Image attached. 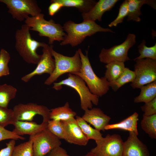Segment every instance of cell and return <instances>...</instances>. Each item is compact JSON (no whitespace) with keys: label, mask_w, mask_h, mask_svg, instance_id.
<instances>
[{"label":"cell","mask_w":156,"mask_h":156,"mask_svg":"<svg viewBox=\"0 0 156 156\" xmlns=\"http://www.w3.org/2000/svg\"><path fill=\"white\" fill-rule=\"evenodd\" d=\"M63 27L67 34L60 45L70 44L73 47L80 44L86 37L90 36L97 32H114L111 29L104 28L95 22L89 21H83L79 23L69 21L64 24Z\"/></svg>","instance_id":"cell-1"},{"label":"cell","mask_w":156,"mask_h":156,"mask_svg":"<svg viewBox=\"0 0 156 156\" xmlns=\"http://www.w3.org/2000/svg\"><path fill=\"white\" fill-rule=\"evenodd\" d=\"M30 28L25 24L17 29L15 34V48L23 59L29 64H37L41 55L37 53L40 47H44L47 44L38 41L32 38Z\"/></svg>","instance_id":"cell-2"},{"label":"cell","mask_w":156,"mask_h":156,"mask_svg":"<svg viewBox=\"0 0 156 156\" xmlns=\"http://www.w3.org/2000/svg\"><path fill=\"white\" fill-rule=\"evenodd\" d=\"M77 51L81 60V66L79 72L74 74L83 80L92 94L99 97L106 94L110 87L109 83L104 77L100 78L96 75L91 66L88 54L85 55L80 49Z\"/></svg>","instance_id":"cell-3"},{"label":"cell","mask_w":156,"mask_h":156,"mask_svg":"<svg viewBox=\"0 0 156 156\" xmlns=\"http://www.w3.org/2000/svg\"><path fill=\"white\" fill-rule=\"evenodd\" d=\"M44 16L41 13L35 16H29L25 20V24L30 28V30L38 32L40 36L47 37L50 45L54 41H63L66 34L63 27L52 20H46Z\"/></svg>","instance_id":"cell-4"},{"label":"cell","mask_w":156,"mask_h":156,"mask_svg":"<svg viewBox=\"0 0 156 156\" xmlns=\"http://www.w3.org/2000/svg\"><path fill=\"white\" fill-rule=\"evenodd\" d=\"M52 56L55 62V67L52 73L45 80L44 84L49 86L53 83L63 74L68 73L74 74L79 72L81 66L79 53L76 51L72 57H68L54 50L53 46L50 45Z\"/></svg>","instance_id":"cell-5"},{"label":"cell","mask_w":156,"mask_h":156,"mask_svg":"<svg viewBox=\"0 0 156 156\" xmlns=\"http://www.w3.org/2000/svg\"><path fill=\"white\" fill-rule=\"evenodd\" d=\"M53 84L52 88L57 90H61L63 85L75 90L80 96L81 108L84 111L92 108V104L96 105L98 104L99 97L92 94L83 80L76 75L69 73L67 78Z\"/></svg>","instance_id":"cell-6"},{"label":"cell","mask_w":156,"mask_h":156,"mask_svg":"<svg viewBox=\"0 0 156 156\" xmlns=\"http://www.w3.org/2000/svg\"><path fill=\"white\" fill-rule=\"evenodd\" d=\"M8 9V12L14 19L21 21L29 15L35 16L41 13L42 10L35 0H0Z\"/></svg>","instance_id":"cell-7"},{"label":"cell","mask_w":156,"mask_h":156,"mask_svg":"<svg viewBox=\"0 0 156 156\" xmlns=\"http://www.w3.org/2000/svg\"><path fill=\"white\" fill-rule=\"evenodd\" d=\"M135 77L131 84L134 89L156 81V60L145 58L134 60Z\"/></svg>","instance_id":"cell-8"},{"label":"cell","mask_w":156,"mask_h":156,"mask_svg":"<svg viewBox=\"0 0 156 156\" xmlns=\"http://www.w3.org/2000/svg\"><path fill=\"white\" fill-rule=\"evenodd\" d=\"M136 36L129 34L124 42L109 49L103 48L99 55L100 61L106 64L113 61L125 62L130 60L128 55L129 49L135 43Z\"/></svg>","instance_id":"cell-9"},{"label":"cell","mask_w":156,"mask_h":156,"mask_svg":"<svg viewBox=\"0 0 156 156\" xmlns=\"http://www.w3.org/2000/svg\"><path fill=\"white\" fill-rule=\"evenodd\" d=\"M95 142L90 152L97 156H122L124 142L119 135L108 134Z\"/></svg>","instance_id":"cell-10"},{"label":"cell","mask_w":156,"mask_h":156,"mask_svg":"<svg viewBox=\"0 0 156 156\" xmlns=\"http://www.w3.org/2000/svg\"><path fill=\"white\" fill-rule=\"evenodd\" d=\"M13 110L14 121H33L37 115L42 116V122H48L50 120V110L46 106L36 103H19L14 107Z\"/></svg>","instance_id":"cell-11"},{"label":"cell","mask_w":156,"mask_h":156,"mask_svg":"<svg viewBox=\"0 0 156 156\" xmlns=\"http://www.w3.org/2000/svg\"><path fill=\"white\" fill-rule=\"evenodd\" d=\"M29 139L33 142L34 156H45L62 144L60 139L47 128L35 135L30 136Z\"/></svg>","instance_id":"cell-12"},{"label":"cell","mask_w":156,"mask_h":156,"mask_svg":"<svg viewBox=\"0 0 156 156\" xmlns=\"http://www.w3.org/2000/svg\"><path fill=\"white\" fill-rule=\"evenodd\" d=\"M42 51L36 68L31 72L23 76L21 78L22 81L27 82L35 75L44 73L50 75L52 73L55 67V62L52 58L50 45L47 44L43 48Z\"/></svg>","instance_id":"cell-13"},{"label":"cell","mask_w":156,"mask_h":156,"mask_svg":"<svg viewBox=\"0 0 156 156\" xmlns=\"http://www.w3.org/2000/svg\"><path fill=\"white\" fill-rule=\"evenodd\" d=\"M64 132V139L67 142L79 146H86L89 140L86 137L73 118L61 121Z\"/></svg>","instance_id":"cell-14"},{"label":"cell","mask_w":156,"mask_h":156,"mask_svg":"<svg viewBox=\"0 0 156 156\" xmlns=\"http://www.w3.org/2000/svg\"><path fill=\"white\" fill-rule=\"evenodd\" d=\"M127 140L124 142L122 156H150L146 146L134 132H129Z\"/></svg>","instance_id":"cell-15"},{"label":"cell","mask_w":156,"mask_h":156,"mask_svg":"<svg viewBox=\"0 0 156 156\" xmlns=\"http://www.w3.org/2000/svg\"><path fill=\"white\" fill-rule=\"evenodd\" d=\"M82 118L87 122L93 125L96 129L104 132L105 127L109 124L111 119L109 116L98 108L86 110Z\"/></svg>","instance_id":"cell-16"},{"label":"cell","mask_w":156,"mask_h":156,"mask_svg":"<svg viewBox=\"0 0 156 156\" xmlns=\"http://www.w3.org/2000/svg\"><path fill=\"white\" fill-rule=\"evenodd\" d=\"M118 1V0H99L87 12L82 13L83 21H94L102 20V16L106 11H109Z\"/></svg>","instance_id":"cell-17"},{"label":"cell","mask_w":156,"mask_h":156,"mask_svg":"<svg viewBox=\"0 0 156 156\" xmlns=\"http://www.w3.org/2000/svg\"><path fill=\"white\" fill-rule=\"evenodd\" d=\"M13 125L14 129L12 131L17 135L21 136L25 135L31 136L47 129V122H42L38 124L33 121L16 120Z\"/></svg>","instance_id":"cell-18"},{"label":"cell","mask_w":156,"mask_h":156,"mask_svg":"<svg viewBox=\"0 0 156 156\" xmlns=\"http://www.w3.org/2000/svg\"><path fill=\"white\" fill-rule=\"evenodd\" d=\"M144 4H147L155 10L156 9V1L155 0H128V13L127 21L139 22L140 16L142 14L141 8Z\"/></svg>","instance_id":"cell-19"},{"label":"cell","mask_w":156,"mask_h":156,"mask_svg":"<svg viewBox=\"0 0 156 156\" xmlns=\"http://www.w3.org/2000/svg\"><path fill=\"white\" fill-rule=\"evenodd\" d=\"M138 114L136 112L127 117L123 120L117 123L108 124L105 128V130L120 129L134 132L138 135L137 128L138 121L139 120Z\"/></svg>","instance_id":"cell-20"},{"label":"cell","mask_w":156,"mask_h":156,"mask_svg":"<svg viewBox=\"0 0 156 156\" xmlns=\"http://www.w3.org/2000/svg\"><path fill=\"white\" fill-rule=\"evenodd\" d=\"M50 110V120L65 121L74 118L77 115L76 112L70 107L68 102H66L62 106L52 109Z\"/></svg>","instance_id":"cell-21"},{"label":"cell","mask_w":156,"mask_h":156,"mask_svg":"<svg viewBox=\"0 0 156 156\" xmlns=\"http://www.w3.org/2000/svg\"><path fill=\"white\" fill-rule=\"evenodd\" d=\"M106 68L104 77L110 82L118 78L125 68L124 62L119 61L111 62L105 65Z\"/></svg>","instance_id":"cell-22"},{"label":"cell","mask_w":156,"mask_h":156,"mask_svg":"<svg viewBox=\"0 0 156 156\" xmlns=\"http://www.w3.org/2000/svg\"><path fill=\"white\" fill-rule=\"evenodd\" d=\"M140 88V93L138 96L134 98V103H145L156 97V81L143 86Z\"/></svg>","instance_id":"cell-23"},{"label":"cell","mask_w":156,"mask_h":156,"mask_svg":"<svg viewBox=\"0 0 156 156\" xmlns=\"http://www.w3.org/2000/svg\"><path fill=\"white\" fill-rule=\"evenodd\" d=\"M62 4L63 7H74L82 13L90 11L96 3L92 0H56Z\"/></svg>","instance_id":"cell-24"},{"label":"cell","mask_w":156,"mask_h":156,"mask_svg":"<svg viewBox=\"0 0 156 156\" xmlns=\"http://www.w3.org/2000/svg\"><path fill=\"white\" fill-rule=\"evenodd\" d=\"M75 119L82 131L88 140L93 139L96 141L103 137L100 131L91 127L81 117L76 116Z\"/></svg>","instance_id":"cell-25"},{"label":"cell","mask_w":156,"mask_h":156,"mask_svg":"<svg viewBox=\"0 0 156 156\" xmlns=\"http://www.w3.org/2000/svg\"><path fill=\"white\" fill-rule=\"evenodd\" d=\"M17 89L13 86L0 85V107L8 108L10 102L16 97Z\"/></svg>","instance_id":"cell-26"},{"label":"cell","mask_w":156,"mask_h":156,"mask_svg":"<svg viewBox=\"0 0 156 156\" xmlns=\"http://www.w3.org/2000/svg\"><path fill=\"white\" fill-rule=\"evenodd\" d=\"M135 77L134 71L125 67L124 71L120 76L116 80L109 83L110 87L114 92L118 90L124 85L129 82H133Z\"/></svg>","instance_id":"cell-27"},{"label":"cell","mask_w":156,"mask_h":156,"mask_svg":"<svg viewBox=\"0 0 156 156\" xmlns=\"http://www.w3.org/2000/svg\"><path fill=\"white\" fill-rule=\"evenodd\" d=\"M141 126L142 129L151 138H156V114L150 116L143 115Z\"/></svg>","instance_id":"cell-28"},{"label":"cell","mask_w":156,"mask_h":156,"mask_svg":"<svg viewBox=\"0 0 156 156\" xmlns=\"http://www.w3.org/2000/svg\"><path fill=\"white\" fill-rule=\"evenodd\" d=\"M146 43L145 40H143L138 46V51L140 55L134 59V61L145 58L156 60V43L154 46L149 47H147Z\"/></svg>","instance_id":"cell-29"},{"label":"cell","mask_w":156,"mask_h":156,"mask_svg":"<svg viewBox=\"0 0 156 156\" xmlns=\"http://www.w3.org/2000/svg\"><path fill=\"white\" fill-rule=\"evenodd\" d=\"M12 156H34L32 141L29 139L27 142L15 146Z\"/></svg>","instance_id":"cell-30"},{"label":"cell","mask_w":156,"mask_h":156,"mask_svg":"<svg viewBox=\"0 0 156 156\" xmlns=\"http://www.w3.org/2000/svg\"><path fill=\"white\" fill-rule=\"evenodd\" d=\"M10 59L9 53L4 49L0 51V77L9 75L8 63Z\"/></svg>","instance_id":"cell-31"},{"label":"cell","mask_w":156,"mask_h":156,"mask_svg":"<svg viewBox=\"0 0 156 156\" xmlns=\"http://www.w3.org/2000/svg\"><path fill=\"white\" fill-rule=\"evenodd\" d=\"M14 121L13 109L0 107V126L5 127Z\"/></svg>","instance_id":"cell-32"},{"label":"cell","mask_w":156,"mask_h":156,"mask_svg":"<svg viewBox=\"0 0 156 156\" xmlns=\"http://www.w3.org/2000/svg\"><path fill=\"white\" fill-rule=\"evenodd\" d=\"M47 129L60 139H64L63 129L61 121L49 120L47 122Z\"/></svg>","instance_id":"cell-33"},{"label":"cell","mask_w":156,"mask_h":156,"mask_svg":"<svg viewBox=\"0 0 156 156\" xmlns=\"http://www.w3.org/2000/svg\"><path fill=\"white\" fill-rule=\"evenodd\" d=\"M128 0H125L123 2L120 6L117 16L108 25L109 27H116L118 24L123 22L124 18L128 14Z\"/></svg>","instance_id":"cell-34"},{"label":"cell","mask_w":156,"mask_h":156,"mask_svg":"<svg viewBox=\"0 0 156 156\" xmlns=\"http://www.w3.org/2000/svg\"><path fill=\"white\" fill-rule=\"evenodd\" d=\"M9 139H13L15 140L20 139L24 140L25 138L19 136L12 131L8 130L4 127L0 126V141Z\"/></svg>","instance_id":"cell-35"},{"label":"cell","mask_w":156,"mask_h":156,"mask_svg":"<svg viewBox=\"0 0 156 156\" xmlns=\"http://www.w3.org/2000/svg\"><path fill=\"white\" fill-rule=\"evenodd\" d=\"M141 109L144 112V115L150 116L156 114V97L151 101L145 103L141 107Z\"/></svg>","instance_id":"cell-36"},{"label":"cell","mask_w":156,"mask_h":156,"mask_svg":"<svg viewBox=\"0 0 156 156\" xmlns=\"http://www.w3.org/2000/svg\"><path fill=\"white\" fill-rule=\"evenodd\" d=\"M16 140L13 139L6 143V147L0 150V156H12Z\"/></svg>","instance_id":"cell-37"},{"label":"cell","mask_w":156,"mask_h":156,"mask_svg":"<svg viewBox=\"0 0 156 156\" xmlns=\"http://www.w3.org/2000/svg\"><path fill=\"white\" fill-rule=\"evenodd\" d=\"M51 4L48 8V13L50 16H53L63 7L56 0H51Z\"/></svg>","instance_id":"cell-38"},{"label":"cell","mask_w":156,"mask_h":156,"mask_svg":"<svg viewBox=\"0 0 156 156\" xmlns=\"http://www.w3.org/2000/svg\"><path fill=\"white\" fill-rule=\"evenodd\" d=\"M45 156H70L66 150L59 146L51 151Z\"/></svg>","instance_id":"cell-39"},{"label":"cell","mask_w":156,"mask_h":156,"mask_svg":"<svg viewBox=\"0 0 156 156\" xmlns=\"http://www.w3.org/2000/svg\"><path fill=\"white\" fill-rule=\"evenodd\" d=\"M82 156H97L90 152H88L86 154Z\"/></svg>","instance_id":"cell-40"}]
</instances>
